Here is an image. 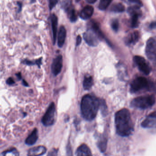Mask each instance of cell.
Returning <instances> with one entry per match:
<instances>
[{
	"label": "cell",
	"mask_w": 156,
	"mask_h": 156,
	"mask_svg": "<svg viewBox=\"0 0 156 156\" xmlns=\"http://www.w3.org/2000/svg\"><path fill=\"white\" fill-rule=\"evenodd\" d=\"M76 156H92V154L89 147L85 144H82L78 147L76 152Z\"/></svg>",
	"instance_id": "obj_14"
},
{
	"label": "cell",
	"mask_w": 156,
	"mask_h": 156,
	"mask_svg": "<svg viewBox=\"0 0 156 156\" xmlns=\"http://www.w3.org/2000/svg\"><path fill=\"white\" fill-rule=\"evenodd\" d=\"M67 156H73L71 145L70 142H69L66 147Z\"/></svg>",
	"instance_id": "obj_30"
},
{
	"label": "cell",
	"mask_w": 156,
	"mask_h": 156,
	"mask_svg": "<svg viewBox=\"0 0 156 156\" xmlns=\"http://www.w3.org/2000/svg\"><path fill=\"white\" fill-rule=\"evenodd\" d=\"M140 37V33L138 31H134L130 34L126 39V43L128 45H134L135 44Z\"/></svg>",
	"instance_id": "obj_13"
},
{
	"label": "cell",
	"mask_w": 156,
	"mask_h": 156,
	"mask_svg": "<svg viewBox=\"0 0 156 156\" xmlns=\"http://www.w3.org/2000/svg\"><path fill=\"white\" fill-rule=\"evenodd\" d=\"M100 99L91 94H87L83 97L81 101V113L86 121H91L96 117L99 109Z\"/></svg>",
	"instance_id": "obj_2"
},
{
	"label": "cell",
	"mask_w": 156,
	"mask_h": 156,
	"mask_svg": "<svg viewBox=\"0 0 156 156\" xmlns=\"http://www.w3.org/2000/svg\"><path fill=\"white\" fill-rule=\"evenodd\" d=\"M97 145L100 151L104 153L106 151L107 146V139L105 136H101L99 137L97 141Z\"/></svg>",
	"instance_id": "obj_18"
},
{
	"label": "cell",
	"mask_w": 156,
	"mask_h": 156,
	"mask_svg": "<svg viewBox=\"0 0 156 156\" xmlns=\"http://www.w3.org/2000/svg\"><path fill=\"white\" fill-rule=\"evenodd\" d=\"M156 98L154 95H146L135 98L131 103L132 107L141 110L150 108L154 105Z\"/></svg>",
	"instance_id": "obj_3"
},
{
	"label": "cell",
	"mask_w": 156,
	"mask_h": 156,
	"mask_svg": "<svg viewBox=\"0 0 156 156\" xmlns=\"http://www.w3.org/2000/svg\"><path fill=\"white\" fill-rule=\"evenodd\" d=\"M17 4L19 5V12H20L21 10V9H22V4L20 2H17Z\"/></svg>",
	"instance_id": "obj_40"
},
{
	"label": "cell",
	"mask_w": 156,
	"mask_h": 156,
	"mask_svg": "<svg viewBox=\"0 0 156 156\" xmlns=\"http://www.w3.org/2000/svg\"><path fill=\"white\" fill-rule=\"evenodd\" d=\"M2 156H19V153L14 147L4 151L2 154Z\"/></svg>",
	"instance_id": "obj_23"
},
{
	"label": "cell",
	"mask_w": 156,
	"mask_h": 156,
	"mask_svg": "<svg viewBox=\"0 0 156 156\" xmlns=\"http://www.w3.org/2000/svg\"><path fill=\"white\" fill-rule=\"evenodd\" d=\"M93 84V79L91 76H86L83 81V87L84 90H90Z\"/></svg>",
	"instance_id": "obj_19"
},
{
	"label": "cell",
	"mask_w": 156,
	"mask_h": 156,
	"mask_svg": "<svg viewBox=\"0 0 156 156\" xmlns=\"http://www.w3.org/2000/svg\"><path fill=\"white\" fill-rule=\"evenodd\" d=\"M83 39L88 45L91 47H96L99 44L100 39L98 35L92 29H90L83 34Z\"/></svg>",
	"instance_id": "obj_8"
},
{
	"label": "cell",
	"mask_w": 156,
	"mask_h": 156,
	"mask_svg": "<svg viewBox=\"0 0 156 156\" xmlns=\"http://www.w3.org/2000/svg\"><path fill=\"white\" fill-rule=\"evenodd\" d=\"M93 7L90 5H86L84 6L81 11L80 17L83 20H87L90 18L93 14Z\"/></svg>",
	"instance_id": "obj_12"
},
{
	"label": "cell",
	"mask_w": 156,
	"mask_h": 156,
	"mask_svg": "<svg viewBox=\"0 0 156 156\" xmlns=\"http://www.w3.org/2000/svg\"><path fill=\"white\" fill-rule=\"evenodd\" d=\"M116 132L118 135L127 137L134 132L133 124L128 109L123 108L118 111L115 116Z\"/></svg>",
	"instance_id": "obj_1"
},
{
	"label": "cell",
	"mask_w": 156,
	"mask_h": 156,
	"mask_svg": "<svg viewBox=\"0 0 156 156\" xmlns=\"http://www.w3.org/2000/svg\"><path fill=\"white\" fill-rule=\"evenodd\" d=\"M146 55L147 58L156 65V39L154 37L149 38L147 42Z\"/></svg>",
	"instance_id": "obj_6"
},
{
	"label": "cell",
	"mask_w": 156,
	"mask_h": 156,
	"mask_svg": "<svg viewBox=\"0 0 156 156\" xmlns=\"http://www.w3.org/2000/svg\"><path fill=\"white\" fill-rule=\"evenodd\" d=\"M113 0H100L99 5V8L100 10L104 11L106 10Z\"/></svg>",
	"instance_id": "obj_26"
},
{
	"label": "cell",
	"mask_w": 156,
	"mask_h": 156,
	"mask_svg": "<svg viewBox=\"0 0 156 156\" xmlns=\"http://www.w3.org/2000/svg\"><path fill=\"white\" fill-rule=\"evenodd\" d=\"M81 41L82 38L80 36H78L76 38V45L77 46L80 45V44L81 43Z\"/></svg>",
	"instance_id": "obj_35"
},
{
	"label": "cell",
	"mask_w": 156,
	"mask_h": 156,
	"mask_svg": "<svg viewBox=\"0 0 156 156\" xmlns=\"http://www.w3.org/2000/svg\"><path fill=\"white\" fill-rule=\"evenodd\" d=\"M61 6L62 8L66 12L69 8L72 7L71 0H62Z\"/></svg>",
	"instance_id": "obj_28"
},
{
	"label": "cell",
	"mask_w": 156,
	"mask_h": 156,
	"mask_svg": "<svg viewBox=\"0 0 156 156\" xmlns=\"http://www.w3.org/2000/svg\"><path fill=\"white\" fill-rule=\"evenodd\" d=\"M6 83L8 85H12L15 83V82L14 80H13L12 78L9 77L6 80Z\"/></svg>",
	"instance_id": "obj_34"
},
{
	"label": "cell",
	"mask_w": 156,
	"mask_h": 156,
	"mask_svg": "<svg viewBox=\"0 0 156 156\" xmlns=\"http://www.w3.org/2000/svg\"><path fill=\"white\" fill-rule=\"evenodd\" d=\"M23 114L24 115V117H25V116H26L27 115V113L26 112H23Z\"/></svg>",
	"instance_id": "obj_41"
},
{
	"label": "cell",
	"mask_w": 156,
	"mask_h": 156,
	"mask_svg": "<svg viewBox=\"0 0 156 156\" xmlns=\"http://www.w3.org/2000/svg\"><path fill=\"white\" fill-rule=\"evenodd\" d=\"M125 7L121 3H115L112 5L111 8L112 12L115 13H121L124 12Z\"/></svg>",
	"instance_id": "obj_20"
},
{
	"label": "cell",
	"mask_w": 156,
	"mask_h": 156,
	"mask_svg": "<svg viewBox=\"0 0 156 156\" xmlns=\"http://www.w3.org/2000/svg\"><path fill=\"white\" fill-rule=\"evenodd\" d=\"M133 60L140 72L146 75L150 74L152 69L148 62L144 57L140 56H135Z\"/></svg>",
	"instance_id": "obj_7"
},
{
	"label": "cell",
	"mask_w": 156,
	"mask_h": 156,
	"mask_svg": "<svg viewBox=\"0 0 156 156\" xmlns=\"http://www.w3.org/2000/svg\"><path fill=\"white\" fill-rule=\"evenodd\" d=\"M38 138V131L37 128H34L26 139V144L28 146L33 145L36 144Z\"/></svg>",
	"instance_id": "obj_15"
},
{
	"label": "cell",
	"mask_w": 156,
	"mask_h": 156,
	"mask_svg": "<svg viewBox=\"0 0 156 156\" xmlns=\"http://www.w3.org/2000/svg\"><path fill=\"white\" fill-rule=\"evenodd\" d=\"M111 26L114 31L117 32L119 27V22L117 19H114L112 21Z\"/></svg>",
	"instance_id": "obj_29"
},
{
	"label": "cell",
	"mask_w": 156,
	"mask_h": 156,
	"mask_svg": "<svg viewBox=\"0 0 156 156\" xmlns=\"http://www.w3.org/2000/svg\"><path fill=\"white\" fill-rule=\"evenodd\" d=\"M86 2L89 4H94L97 0H86Z\"/></svg>",
	"instance_id": "obj_39"
},
{
	"label": "cell",
	"mask_w": 156,
	"mask_h": 156,
	"mask_svg": "<svg viewBox=\"0 0 156 156\" xmlns=\"http://www.w3.org/2000/svg\"><path fill=\"white\" fill-rule=\"evenodd\" d=\"M22 84L25 87H28L29 86V84L27 83V82L24 79L22 80Z\"/></svg>",
	"instance_id": "obj_38"
},
{
	"label": "cell",
	"mask_w": 156,
	"mask_h": 156,
	"mask_svg": "<svg viewBox=\"0 0 156 156\" xmlns=\"http://www.w3.org/2000/svg\"><path fill=\"white\" fill-rule=\"evenodd\" d=\"M52 23V31H53V40L55 44L56 41L57 34L58 18L56 16L53 14L51 18Z\"/></svg>",
	"instance_id": "obj_17"
},
{
	"label": "cell",
	"mask_w": 156,
	"mask_h": 156,
	"mask_svg": "<svg viewBox=\"0 0 156 156\" xmlns=\"http://www.w3.org/2000/svg\"><path fill=\"white\" fill-rule=\"evenodd\" d=\"M149 27L151 29H154L156 28V21L155 22H152L149 26Z\"/></svg>",
	"instance_id": "obj_37"
},
{
	"label": "cell",
	"mask_w": 156,
	"mask_h": 156,
	"mask_svg": "<svg viewBox=\"0 0 156 156\" xmlns=\"http://www.w3.org/2000/svg\"><path fill=\"white\" fill-rule=\"evenodd\" d=\"M99 109L101 110V112L104 116L107 115L108 114V108H107L106 102L103 99H100Z\"/></svg>",
	"instance_id": "obj_21"
},
{
	"label": "cell",
	"mask_w": 156,
	"mask_h": 156,
	"mask_svg": "<svg viewBox=\"0 0 156 156\" xmlns=\"http://www.w3.org/2000/svg\"><path fill=\"white\" fill-rule=\"evenodd\" d=\"M141 125L144 128L156 129V112L148 115L143 121Z\"/></svg>",
	"instance_id": "obj_9"
},
{
	"label": "cell",
	"mask_w": 156,
	"mask_h": 156,
	"mask_svg": "<svg viewBox=\"0 0 156 156\" xmlns=\"http://www.w3.org/2000/svg\"><path fill=\"white\" fill-rule=\"evenodd\" d=\"M149 83L146 78L138 77L133 80L130 85V91L133 93L138 92L148 89Z\"/></svg>",
	"instance_id": "obj_4"
},
{
	"label": "cell",
	"mask_w": 156,
	"mask_h": 156,
	"mask_svg": "<svg viewBox=\"0 0 156 156\" xmlns=\"http://www.w3.org/2000/svg\"><path fill=\"white\" fill-rule=\"evenodd\" d=\"M55 105L54 102L51 103L48 106L45 113L42 117V122L46 126H51L55 122Z\"/></svg>",
	"instance_id": "obj_5"
},
{
	"label": "cell",
	"mask_w": 156,
	"mask_h": 156,
	"mask_svg": "<svg viewBox=\"0 0 156 156\" xmlns=\"http://www.w3.org/2000/svg\"><path fill=\"white\" fill-rule=\"evenodd\" d=\"M141 15L138 14H135L131 16L132 18L131 19V27L136 28L139 25V18Z\"/></svg>",
	"instance_id": "obj_27"
},
{
	"label": "cell",
	"mask_w": 156,
	"mask_h": 156,
	"mask_svg": "<svg viewBox=\"0 0 156 156\" xmlns=\"http://www.w3.org/2000/svg\"><path fill=\"white\" fill-rule=\"evenodd\" d=\"M76 1L77 2H80V0H76Z\"/></svg>",
	"instance_id": "obj_42"
},
{
	"label": "cell",
	"mask_w": 156,
	"mask_h": 156,
	"mask_svg": "<svg viewBox=\"0 0 156 156\" xmlns=\"http://www.w3.org/2000/svg\"><path fill=\"white\" fill-rule=\"evenodd\" d=\"M63 57L60 55L57 57L52 65V72L54 76H57L61 72L63 67Z\"/></svg>",
	"instance_id": "obj_10"
},
{
	"label": "cell",
	"mask_w": 156,
	"mask_h": 156,
	"mask_svg": "<svg viewBox=\"0 0 156 156\" xmlns=\"http://www.w3.org/2000/svg\"><path fill=\"white\" fill-rule=\"evenodd\" d=\"M47 152V148L44 146H38L30 148L27 153V156H41Z\"/></svg>",
	"instance_id": "obj_11"
},
{
	"label": "cell",
	"mask_w": 156,
	"mask_h": 156,
	"mask_svg": "<svg viewBox=\"0 0 156 156\" xmlns=\"http://www.w3.org/2000/svg\"><path fill=\"white\" fill-rule=\"evenodd\" d=\"M66 37V30L65 27L61 26L59 28L58 36V45L60 48L62 47L65 44Z\"/></svg>",
	"instance_id": "obj_16"
},
{
	"label": "cell",
	"mask_w": 156,
	"mask_h": 156,
	"mask_svg": "<svg viewBox=\"0 0 156 156\" xmlns=\"http://www.w3.org/2000/svg\"><path fill=\"white\" fill-rule=\"evenodd\" d=\"M128 2L133 3L136 4L138 6H142L143 3L140 0H127Z\"/></svg>",
	"instance_id": "obj_33"
},
{
	"label": "cell",
	"mask_w": 156,
	"mask_h": 156,
	"mask_svg": "<svg viewBox=\"0 0 156 156\" xmlns=\"http://www.w3.org/2000/svg\"><path fill=\"white\" fill-rule=\"evenodd\" d=\"M15 75L18 80H23L22 74H21V72H18V73H16Z\"/></svg>",
	"instance_id": "obj_36"
},
{
	"label": "cell",
	"mask_w": 156,
	"mask_h": 156,
	"mask_svg": "<svg viewBox=\"0 0 156 156\" xmlns=\"http://www.w3.org/2000/svg\"><path fill=\"white\" fill-rule=\"evenodd\" d=\"M127 12L131 16L135 14L141 15V14H142L141 10L139 8V6L136 5L135 6H131V7H129L127 9Z\"/></svg>",
	"instance_id": "obj_25"
},
{
	"label": "cell",
	"mask_w": 156,
	"mask_h": 156,
	"mask_svg": "<svg viewBox=\"0 0 156 156\" xmlns=\"http://www.w3.org/2000/svg\"><path fill=\"white\" fill-rule=\"evenodd\" d=\"M68 16L69 17L70 21L71 22H75L77 19V15L75 9L73 7L69 8L68 10L66 11Z\"/></svg>",
	"instance_id": "obj_24"
},
{
	"label": "cell",
	"mask_w": 156,
	"mask_h": 156,
	"mask_svg": "<svg viewBox=\"0 0 156 156\" xmlns=\"http://www.w3.org/2000/svg\"><path fill=\"white\" fill-rule=\"evenodd\" d=\"M22 64L23 65H27V66H32L34 65H37L38 67L40 68V66L42 65V58H39L37 59L35 61H31V60H28L27 59H24L22 61Z\"/></svg>",
	"instance_id": "obj_22"
},
{
	"label": "cell",
	"mask_w": 156,
	"mask_h": 156,
	"mask_svg": "<svg viewBox=\"0 0 156 156\" xmlns=\"http://www.w3.org/2000/svg\"><path fill=\"white\" fill-rule=\"evenodd\" d=\"M58 0H49V7L50 10L53 9L58 2Z\"/></svg>",
	"instance_id": "obj_32"
},
{
	"label": "cell",
	"mask_w": 156,
	"mask_h": 156,
	"mask_svg": "<svg viewBox=\"0 0 156 156\" xmlns=\"http://www.w3.org/2000/svg\"><path fill=\"white\" fill-rule=\"evenodd\" d=\"M58 149L53 148L48 153L47 156H58Z\"/></svg>",
	"instance_id": "obj_31"
}]
</instances>
